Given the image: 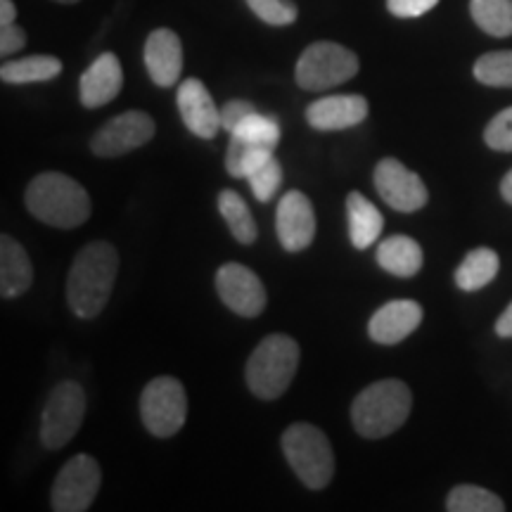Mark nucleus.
Returning a JSON list of instances; mask_svg holds the SVG:
<instances>
[{
	"mask_svg": "<svg viewBox=\"0 0 512 512\" xmlns=\"http://www.w3.org/2000/svg\"><path fill=\"white\" fill-rule=\"evenodd\" d=\"M119 273V252L110 242H88L67 275V302L72 311L83 320H91L102 313L110 302L114 283Z\"/></svg>",
	"mask_w": 512,
	"mask_h": 512,
	"instance_id": "f257e3e1",
	"label": "nucleus"
},
{
	"mask_svg": "<svg viewBox=\"0 0 512 512\" xmlns=\"http://www.w3.org/2000/svg\"><path fill=\"white\" fill-rule=\"evenodd\" d=\"M29 214L46 226L72 230L91 219V197L72 176L46 171L29 183L24 195Z\"/></svg>",
	"mask_w": 512,
	"mask_h": 512,
	"instance_id": "f03ea898",
	"label": "nucleus"
},
{
	"mask_svg": "<svg viewBox=\"0 0 512 512\" xmlns=\"http://www.w3.org/2000/svg\"><path fill=\"white\" fill-rule=\"evenodd\" d=\"M413 394L406 382L380 380L363 389L351 403V422L366 439H384L408 420Z\"/></svg>",
	"mask_w": 512,
	"mask_h": 512,
	"instance_id": "7ed1b4c3",
	"label": "nucleus"
},
{
	"mask_svg": "<svg viewBox=\"0 0 512 512\" xmlns=\"http://www.w3.org/2000/svg\"><path fill=\"white\" fill-rule=\"evenodd\" d=\"M299 344L287 335H268L249 356L245 377L256 399H280L297 375Z\"/></svg>",
	"mask_w": 512,
	"mask_h": 512,
	"instance_id": "20e7f679",
	"label": "nucleus"
},
{
	"mask_svg": "<svg viewBox=\"0 0 512 512\" xmlns=\"http://www.w3.org/2000/svg\"><path fill=\"white\" fill-rule=\"evenodd\" d=\"M283 453L294 475L311 491L325 489L335 475V453L325 432L309 422H294L283 432Z\"/></svg>",
	"mask_w": 512,
	"mask_h": 512,
	"instance_id": "39448f33",
	"label": "nucleus"
},
{
	"mask_svg": "<svg viewBox=\"0 0 512 512\" xmlns=\"http://www.w3.org/2000/svg\"><path fill=\"white\" fill-rule=\"evenodd\" d=\"M358 74V57L349 48L332 41L311 43L297 62V83L304 91H328L342 86Z\"/></svg>",
	"mask_w": 512,
	"mask_h": 512,
	"instance_id": "423d86ee",
	"label": "nucleus"
},
{
	"mask_svg": "<svg viewBox=\"0 0 512 512\" xmlns=\"http://www.w3.org/2000/svg\"><path fill=\"white\" fill-rule=\"evenodd\" d=\"M140 418L147 432L159 439H169L181 432L188 418V396L176 377H155L140 396Z\"/></svg>",
	"mask_w": 512,
	"mask_h": 512,
	"instance_id": "0eeeda50",
	"label": "nucleus"
},
{
	"mask_svg": "<svg viewBox=\"0 0 512 512\" xmlns=\"http://www.w3.org/2000/svg\"><path fill=\"white\" fill-rule=\"evenodd\" d=\"M86 415V392L79 382H60L48 396L41 415V441L50 451L67 446L81 430Z\"/></svg>",
	"mask_w": 512,
	"mask_h": 512,
	"instance_id": "6e6552de",
	"label": "nucleus"
},
{
	"mask_svg": "<svg viewBox=\"0 0 512 512\" xmlns=\"http://www.w3.org/2000/svg\"><path fill=\"white\" fill-rule=\"evenodd\" d=\"M100 482L102 472L98 460L79 453L57 472L50 491V505L55 512H86L98 496Z\"/></svg>",
	"mask_w": 512,
	"mask_h": 512,
	"instance_id": "1a4fd4ad",
	"label": "nucleus"
},
{
	"mask_svg": "<svg viewBox=\"0 0 512 512\" xmlns=\"http://www.w3.org/2000/svg\"><path fill=\"white\" fill-rule=\"evenodd\" d=\"M155 131L157 124L150 114L140 110H128L112 117L105 126H100L95 131V136L91 138V152L102 159L128 155V152L150 143L155 138Z\"/></svg>",
	"mask_w": 512,
	"mask_h": 512,
	"instance_id": "9d476101",
	"label": "nucleus"
},
{
	"mask_svg": "<svg viewBox=\"0 0 512 512\" xmlns=\"http://www.w3.org/2000/svg\"><path fill=\"white\" fill-rule=\"evenodd\" d=\"M375 190L389 207L401 214L420 211L430 200V192L422 178L394 157L382 159L375 166Z\"/></svg>",
	"mask_w": 512,
	"mask_h": 512,
	"instance_id": "9b49d317",
	"label": "nucleus"
},
{
	"mask_svg": "<svg viewBox=\"0 0 512 512\" xmlns=\"http://www.w3.org/2000/svg\"><path fill=\"white\" fill-rule=\"evenodd\" d=\"M216 290L221 302L242 318H256L266 309V287L252 268L235 264H223L216 271Z\"/></svg>",
	"mask_w": 512,
	"mask_h": 512,
	"instance_id": "f8f14e48",
	"label": "nucleus"
},
{
	"mask_svg": "<svg viewBox=\"0 0 512 512\" xmlns=\"http://www.w3.org/2000/svg\"><path fill=\"white\" fill-rule=\"evenodd\" d=\"M275 230L285 252H304L316 238V211L304 192L290 190L278 202Z\"/></svg>",
	"mask_w": 512,
	"mask_h": 512,
	"instance_id": "ddd939ff",
	"label": "nucleus"
},
{
	"mask_svg": "<svg viewBox=\"0 0 512 512\" xmlns=\"http://www.w3.org/2000/svg\"><path fill=\"white\" fill-rule=\"evenodd\" d=\"M178 112H181L183 124L195 133L197 138L211 140L219 136L223 128L221 112L216 107L214 98L207 91V86L200 79H185L178 86Z\"/></svg>",
	"mask_w": 512,
	"mask_h": 512,
	"instance_id": "4468645a",
	"label": "nucleus"
},
{
	"mask_svg": "<svg viewBox=\"0 0 512 512\" xmlns=\"http://www.w3.org/2000/svg\"><path fill=\"white\" fill-rule=\"evenodd\" d=\"M422 323V306L413 299H394L373 313L368 323V335L382 347H394L411 337Z\"/></svg>",
	"mask_w": 512,
	"mask_h": 512,
	"instance_id": "2eb2a0df",
	"label": "nucleus"
},
{
	"mask_svg": "<svg viewBox=\"0 0 512 512\" xmlns=\"http://www.w3.org/2000/svg\"><path fill=\"white\" fill-rule=\"evenodd\" d=\"M145 67L155 86L171 88L181 81L183 46L171 29H155L145 41Z\"/></svg>",
	"mask_w": 512,
	"mask_h": 512,
	"instance_id": "dca6fc26",
	"label": "nucleus"
},
{
	"mask_svg": "<svg viewBox=\"0 0 512 512\" xmlns=\"http://www.w3.org/2000/svg\"><path fill=\"white\" fill-rule=\"evenodd\" d=\"M368 117V100L363 95H330L306 107V121L316 131H344L363 124Z\"/></svg>",
	"mask_w": 512,
	"mask_h": 512,
	"instance_id": "f3484780",
	"label": "nucleus"
},
{
	"mask_svg": "<svg viewBox=\"0 0 512 512\" xmlns=\"http://www.w3.org/2000/svg\"><path fill=\"white\" fill-rule=\"evenodd\" d=\"M121 86H124V72H121L119 57L114 53H102L81 76V105L86 110H98L117 98Z\"/></svg>",
	"mask_w": 512,
	"mask_h": 512,
	"instance_id": "a211bd4d",
	"label": "nucleus"
},
{
	"mask_svg": "<svg viewBox=\"0 0 512 512\" xmlns=\"http://www.w3.org/2000/svg\"><path fill=\"white\" fill-rule=\"evenodd\" d=\"M34 283V266L27 249L10 235L0 238V297L17 299Z\"/></svg>",
	"mask_w": 512,
	"mask_h": 512,
	"instance_id": "6ab92c4d",
	"label": "nucleus"
},
{
	"mask_svg": "<svg viewBox=\"0 0 512 512\" xmlns=\"http://www.w3.org/2000/svg\"><path fill=\"white\" fill-rule=\"evenodd\" d=\"M377 264L396 278H413L425 264L422 247L408 235H392L377 247Z\"/></svg>",
	"mask_w": 512,
	"mask_h": 512,
	"instance_id": "aec40b11",
	"label": "nucleus"
},
{
	"mask_svg": "<svg viewBox=\"0 0 512 512\" xmlns=\"http://www.w3.org/2000/svg\"><path fill=\"white\" fill-rule=\"evenodd\" d=\"M347 219H349V235H351V245L356 249H368L373 242L380 238L384 219L382 214L377 211V207L361 192H349L347 195Z\"/></svg>",
	"mask_w": 512,
	"mask_h": 512,
	"instance_id": "412c9836",
	"label": "nucleus"
},
{
	"mask_svg": "<svg viewBox=\"0 0 512 512\" xmlns=\"http://www.w3.org/2000/svg\"><path fill=\"white\" fill-rule=\"evenodd\" d=\"M501 268V259L494 249L479 247L472 249L470 254H465L463 264L456 271V285L463 292H477L491 283L498 275Z\"/></svg>",
	"mask_w": 512,
	"mask_h": 512,
	"instance_id": "4be33fe9",
	"label": "nucleus"
},
{
	"mask_svg": "<svg viewBox=\"0 0 512 512\" xmlns=\"http://www.w3.org/2000/svg\"><path fill=\"white\" fill-rule=\"evenodd\" d=\"M62 62L53 55H31L22 60L3 62L0 67V79L12 86H22V83H41L60 76Z\"/></svg>",
	"mask_w": 512,
	"mask_h": 512,
	"instance_id": "5701e85b",
	"label": "nucleus"
},
{
	"mask_svg": "<svg viewBox=\"0 0 512 512\" xmlns=\"http://www.w3.org/2000/svg\"><path fill=\"white\" fill-rule=\"evenodd\" d=\"M219 211L221 216L226 219L230 233H233V238L240 242V245H252L256 240V235H259V230H256V221L252 216V211H249L247 202L242 200L235 190H221L219 192Z\"/></svg>",
	"mask_w": 512,
	"mask_h": 512,
	"instance_id": "b1692460",
	"label": "nucleus"
},
{
	"mask_svg": "<svg viewBox=\"0 0 512 512\" xmlns=\"http://www.w3.org/2000/svg\"><path fill=\"white\" fill-rule=\"evenodd\" d=\"M470 15L484 34L512 36V0H470Z\"/></svg>",
	"mask_w": 512,
	"mask_h": 512,
	"instance_id": "393cba45",
	"label": "nucleus"
},
{
	"mask_svg": "<svg viewBox=\"0 0 512 512\" xmlns=\"http://www.w3.org/2000/svg\"><path fill=\"white\" fill-rule=\"evenodd\" d=\"M275 155V150H268V147L252 145L247 140L230 138L228 155H226V171L233 178H247L259 169L261 164H266L268 159Z\"/></svg>",
	"mask_w": 512,
	"mask_h": 512,
	"instance_id": "a878e982",
	"label": "nucleus"
},
{
	"mask_svg": "<svg viewBox=\"0 0 512 512\" xmlns=\"http://www.w3.org/2000/svg\"><path fill=\"white\" fill-rule=\"evenodd\" d=\"M446 510L451 512H503L505 503L501 496L475 484H460L451 489L446 498Z\"/></svg>",
	"mask_w": 512,
	"mask_h": 512,
	"instance_id": "bb28decb",
	"label": "nucleus"
},
{
	"mask_svg": "<svg viewBox=\"0 0 512 512\" xmlns=\"http://www.w3.org/2000/svg\"><path fill=\"white\" fill-rule=\"evenodd\" d=\"M230 136L247 140V143H252V145L268 147V150H275L280 143V124L275 117L254 112V114H249L247 119H242L240 124L230 131Z\"/></svg>",
	"mask_w": 512,
	"mask_h": 512,
	"instance_id": "cd10ccee",
	"label": "nucleus"
},
{
	"mask_svg": "<svg viewBox=\"0 0 512 512\" xmlns=\"http://www.w3.org/2000/svg\"><path fill=\"white\" fill-rule=\"evenodd\" d=\"M475 79L491 88H512V50H496L479 57Z\"/></svg>",
	"mask_w": 512,
	"mask_h": 512,
	"instance_id": "c85d7f7f",
	"label": "nucleus"
},
{
	"mask_svg": "<svg viewBox=\"0 0 512 512\" xmlns=\"http://www.w3.org/2000/svg\"><path fill=\"white\" fill-rule=\"evenodd\" d=\"M249 188H252L254 197L259 202H271L278 195L280 185H283V166H280L275 155L268 159L266 164H261L252 176L247 178Z\"/></svg>",
	"mask_w": 512,
	"mask_h": 512,
	"instance_id": "c756f323",
	"label": "nucleus"
},
{
	"mask_svg": "<svg viewBox=\"0 0 512 512\" xmlns=\"http://www.w3.org/2000/svg\"><path fill=\"white\" fill-rule=\"evenodd\" d=\"M247 5L261 22L271 24V27H290L299 17L297 5L292 0H247Z\"/></svg>",
	"mask_w": 512,
	"mask_h": 512,
	"instance_id": "7c9ffc66",
	"label": "nucleus"
},
{
	"mask_svg": "<svg viewBox=\"0 0 512 512\" xmlns=\"http://www.w3.org/2000/svg\"><path fill=\"white\" fill-rule=\"evenodd\" d=\"M484 143L496 152H512V107L489 121L484 128Z\"/></svg>",
	"mask_w": 512,
	"mask_h": 512,
	"instance_id": "2f4dec72",
	"label": "nucleus"
},
{
	"mask_svg": "<svg viewBox=\"0 0 512 512\" xmlns=\"http://www.w3.org/2000/svg\"><path fill=\"white\" fill-rule=\"evenodd\" d=\"M439 0H387V8L394 17L411 19V17H422L425 12L437 8Z\"/></svg>",
	"mask_w": 512,
	"mask_h": 512,
	"instance_id": "473e14b6",
	"label": "nucleus"
},
{
	"mask_svg": "<svg viewBox=\"0 0 512 512\" xmlns=\"http://www.w3.org/2000/svg\"><path fill=\"white\" fill-rule=\"evenodd\" d=\"M27 46V34L17 27L15 22L12 24H3L0 27V55L10 57Z\"/></svg>",
	"mask_w": 512,
	"mask_h": 512,
	"instance_id": "72a5a7b5",
	"label": "nucleus"
},
{
	"mask_svg": "<svg viewBox=\"0 0 512 512\" xmlns=\"http://www.w3.org/2000/svg\"><path fill=\"white\" fill-rule=\"evenodd\" d=\"M254 112H256V107L252 105V102L230 100V102H226V105H223V110H221V124H223V128H226V131H233V128L238 126L242 119H247L249 114H254Z\"/></svg>",
	"mask_w": 512,
	"mask_h": 512,
	"instance_id": "f704fd0d",
	"label": "nucleus"
},
{
	"mask_svg": "<svg viewBox=\"0 0 512 512\" xmlns=\"http://www.w3.org/2000/svg\"><path fill=\"white\" fill-rule=\"evenodd\" d=\"M496 335L503 339L512 337V304L501 313V318L496 320Z\"/></svg>",
	"mask_w": 512,
	"mask_h": 512,
	"instance_id": "c9c22d12",
	"label": "nucleus"
},
{
	"mask_svg": "<svg viewBox=\"0 0 512 512\" xmlns=\"http://www.w3.org/2000/svg\"><path fill=\"white\" fill-rule=\"evenodd\" d=\"M17 17V8L12 0H0V27L3 24H12Z\"/></svg>",
	"mask_w": 512,
	"mask_h": 512,
	"instance_id": "e433bc0d",
	"label": "nucleus"
},
{
	"mask_svg": "<svg viewBox=\"0 0 512 512\" xmlns=\"http://www.w3.org/2000/svg\"><path fill=\"white\" fill-rule=\"evenodd\" d=\"M501 195H503L505 202L512 204V169L508 171V174L503 176V181H501Z\"/></svg>",
	"mask_w": 512,
	"mask_h": 512,
	"instance_id": "4c0bfd02",
	"label": "nucleus"
},
{
	"mask_svg": "<svg viewBox=\"0 0 512 512\" xmlns=\"http://www.w3.org/2000/svg\"><path fill=\"white\" fill-rule=\"evenodd\" d=\"M55 3H62V5H74V3H79V0H55Z\"/></svg>",
	"mask_w": 512,
	"mask_h": 512,
	"instance_id": "58836bf2",
	"label": "nucleus"
}]
</instances>
